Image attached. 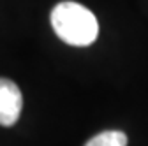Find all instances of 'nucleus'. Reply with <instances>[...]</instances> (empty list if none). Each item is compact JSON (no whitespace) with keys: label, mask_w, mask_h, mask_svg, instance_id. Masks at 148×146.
I'll use <instances>...</instances> for the list:
<instances>
[{"label":"nucleus","mask_w":148,"mask_h":146,"mask_svg":"<svg viewBox=\"0 0 148 146\" xmlns=\"http://www.w3.org/2000/svg\"><path fill=\"white\" fill-rule=\"evenodd\" d=\"M51 27L71 46H90L99 35L95 14L78 2H60L51 11Z\"/></svg>","instance_id":"f257e3e1"},{"label":"nucleus","mask_w":148,"mask_h":146,"mask_svg":"<svg viewBox=\"0 0 148 146\" xmlns=\"http://www.w3.org/2000/svg\"><path fill=\"white\" fill-rule=\"evenodd\" d=\"M23 95L18 85L11 79L0 78V125L12 127L21 115Z\"/></svg>","instance_id":"f03ea898"},{"label":"nucleus","mask_w":148,"mask_h":146,"mask_svg":"<svg viewBox=\"0 0 148 146\" xmlns=\"http://www.w3.org/2000/svg\"><path fill=\"white\" fill-rule=\"evenodd\" d=\"M85 146H127V136L120 130H106L94 136Z\"/></svg>","instance_id":"7ed1b4c3"}]
</instances>
